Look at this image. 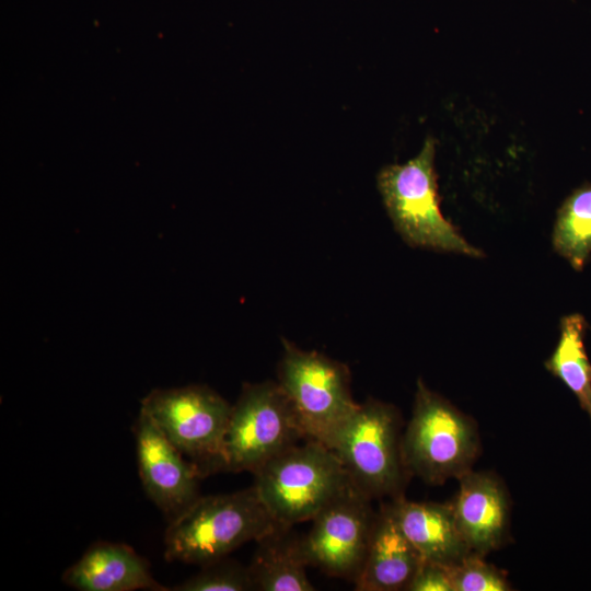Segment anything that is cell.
<instances>
[{"label":"cell","instance_id":"obj_1","mask_svg":"<svg viewBox=\"0 0 591 591\" xmlns=\"http://www.w3.org/2000/svg\"><path fill=\"white\" fill-rule=\"evenodd\" d=\"M276 524L254 485L235 493L200 496L169 522L164 558L204 566L256 542Z\"/></svg>","mask_w":591,"mask_h":591},{"label":"cell","instance_id":"obj_2","mask_svg":"<svg viewBox=\"0 0 591 591\" xmlns=\"http://www.w3.org/2000/svg\"><path fill=\"white\" fill-rule=\"evenodd\" d=\"M253 475L254 487L270 515L290 526L312 521L355 488L335 453L315 440L292 445Z\"/></svg>","mask_w":591,"mask_h":591},{"label":"cell","instance_id":"obj_3","mask_svg":"<svg viewBox=\"0 0 591 591\" xmlns=\"http://www.w3.org/2000/svg\"><path fill=\"white\" fill-rule=\"evenodd\" d=\"M402 417L374 398L358 404L326 442L351 484L371 500L403 496L408 472L402 457Z\"/></svg>","mask_w":591,"mask_h":591},{"label":"cell","instance_id":"obj_4","mask_svg":"<svg viewBox=\"0 0 591 591\" xmlns=\"http://www.w3.org/2000/svg\"><path fill=\"white\" fill-rule=\"evenodd\" d=\"M401 448L409 475L439 485L472 471L480 442L475 421L419 379Z\"/></svg>","mask_w":591,"mask_h":591},{"label":"cell","instance_id":"obj_5","mask_svg":"<svg viewBox=\"0 0 591 591\" xmlns=\"http://www.w3.org/2000/svg\"><path fill=\"white\" fill-rule=\"evenodd\" d=\"M436 140L428 137L419 153L404 164L384 166L378 187L401 236L413 246L479 257L442 215L434 171Z\"/></svg>","mask_w":591,"mask_h":591},{"label":"cell","instance_id":"obj_6","mask_svg":"<svg viewBox=\"0 0 591 591\" xmlns=\"http://www.w3.org/2000/svg\"><path fill=\"white\" fill-rule=\"evenodd\" d=\"M232 405L206 385L154 389L140 410L200 472H224V439Z\"/></svg>","mask_w":591,"mask_h":591},{"label":"cell","instance_id":"obj_7","mask_svg":"<svg viewBox=\"0 0 591 591\" xmlns=\"http://www.w3.org/2000/svg\"><path fill=\"white\" fill-rule=\"evenodd\" d=\"M304 440L297 414L278 382L245 383L229 418L224 473L254 474Z\"/></svg>","mask_w":591,"mask_h":591},{"label":"cell","instance_id":"obj_8","mask_svg":"<svg viewBox=\"0 0 591 591\" xmlns=\"http://www.w3.org/2000/svg\"><path fill=\"white\" fill-rule=\"evenodd\" d=\"M282 347L278 383L305 440L326 444L359 404L351 395L350 371L346 364L317 351L302 350L285 338Z\"/></svg>","mask_w":591,"mask_h":591},{"label":"cell","instance_id":"obj_9","mask_svg":"<svg viewBox=\"0 0 591 591\" xmlns=\"http://www.w3.org/2000/svg\"><path fill=\"white\" fill-rule=\"evenodd\" d=\"M371 499L351 488L318 512L301 535L309 566L355 582L368 553L376 517Z\"/></svg>","mask_w":591,"mask_h":591},{"label":"cell","instance_id":"obj_10","mask_svg":"<svg viewBox=\"0 0 591 591\" xmlns=\"http://www.w3.org/2000/svg\"><path fill=\"white\" fill-rule=\"evenodd\" d=\"M132 430L143 490L170 522L201 496L204 477L142 410Z\"/></svg>","mask_w":591,"mask_h":591},{"label":"cell","instance_id":"obj_11","mask_svg":"<svg viewBox=\"0 0 591 591\" xmlns=\"http://www.w3.org/2000/svg\"><path fill=\"white\" fill-rule=\"evenodd\" d=\"M451 503L456 525L472 552L500 548L509 534L510 498L502 480L490 472L470 471L459 478Z\"/></svg>","mask_w":591,"mask_h":591},{"label":"cell","instance_id":"obj_12","mask_svg":"<svg viewBox=\"0 0 591 591\" xmlns=\"http://www.w3.org/2000/svg\"><path fill=\"white\" fill-rule=\"evenodd\" d=\"M61 580L80 591H170L155 581L148 560L134 548L104 541L91 544Z\"/></svg>","mask_w":591,"mask_h":591},{"label":"cell","instance_id":"obj_13","mask_svg":"<svg viewBox=\"0 0 591 591\" xmlns=\"http://www.w3.org/2000/svg\"><path fill=\"white\" fill-rule=\"evenodd\" d=\"M385 507L422 560L452 567L472 552L451 505L409 501L401 496Z\"/></svg>","mask_w":591,"mask_h":591},{"label":"cell","instance_id":"obj_14","mask_svg":"<svg viewBox=\"0 0 591 591\" xmlns=\"http://www.w3.org/2000/svg\"><path fill=\"white\" fill-rule=\"evenodd\" d=\"M420 555L403 534L383 505L376 517L362 570L357 578L358 591L407 590L420 563Z\"/></svg>","mask_w":591,"mask_h":591},{"label":"cell","instance_id":"obj_15","mask_svg":"<svg viewBox=\"0 0 591 591\" xmlns=\"http://www.w3.org/2000/svg\"><path fill=\"white\" fill-rule=\"evenodd\" d=\"M306 567L301 535L293 526L277 523L256 541L248 570L254 590L313 591Z\"/></svg>","mask_w":591,"mask_h":591},{"label":"cell","instance_id":"obj_16","mask_svg":"<svg viewBox=\"0 0 591 591\" xmlns=\"http://www.w3.org/2000/svg\"><path fill=\"white\" fill-rule=\"evenodd\" d=\"M586 326L580 314L564 316L558 344L545 367L575 394L591 421V363L583 345Z\"/></svg>","mask_w":591,"mask_h":591},{"label":"cell","instance_id":"obj_17","mask_svg":"<svg viewBox=\"0 0 591 591\" xmlns=\"http://www.w3.org/2000/svg\"><path fill=\"white\" fill-rule=\"evenodd\" d=\"M555 251L581 270L591 254V183L576 188L557 211L553 229Z\"/></svg>","mask_w":591,"mask_h":591},{"label":"cell","instance_id":"obj_18","mask_svg":"<svg viewBox=\"0 0 591 591\" xmlns=\"http://www.w3.org/2000/svg\"><path fill=\"white\" fill-rule=\"evenodd\" d=\"M200 568L196 575L170 588V591L254 590L248 566L228 558V556L200 566Z\"/></svg>","mask_w":591,"mask_h":591},{"label":"cell","instance_id":"obj_19","mask_svg":"<svg viewBox=\"0 0 591 591\" xmlns=\"http://www.w3.org/2000/svg\"><path fill=\"white\" fill-rule=\"evenodd\" d=\"M453 591H508L511 584L505 571L486 563L483 555L471 552L450 567Z\"/></svg>","mask_w":591,"mask_h":591},{"label":"cell","instance_id":"obj_20","mask_svg":"<svg viewBox=\"0 0 591 591\" xmlns=\"http://www.w3.org/2000/svg\"><path fill=\"white\" fill-rule=\"evenodd\" d=\"M408 591H453L450 567L422 560L407 587Z\"/></svg>","mask_w":591,"mask_h":591}]
</instances>
